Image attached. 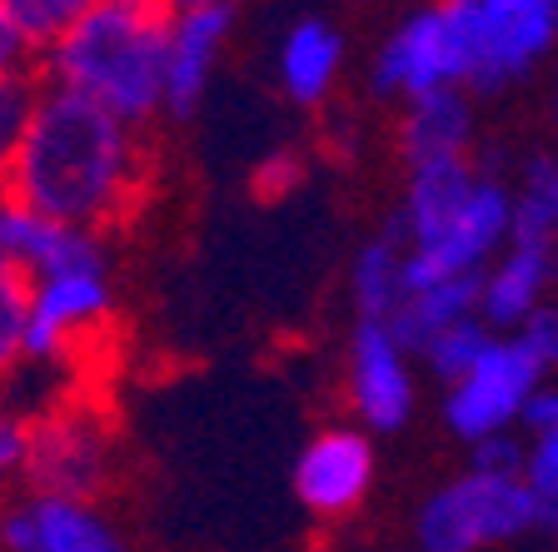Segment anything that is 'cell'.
Listing matches in <instances>:
<instances>
[{
    "mask_svg": "<svg viewBox=\"0 0 558 552\" xmlns=\"http://www.w3.org/2000/svg\"><path fill=\"white\" fill-rule=\"evenodd\" d=\"M145 130H130L95 100L46 81L21 150L0 174V195L70 230L110 234L145 199Z\"/></svg>",
    "mask_w": 558,
    "mask_h": 552,
    "instance_id": "obj_1",
    "label": "cell"
},
{
    "mask_svg": "<svg viewBox=\"0 0 558 552\" xmlns=\"http://www.w3.org/2000/svg\"><path fill=\"white\" fill-rule=\"evenodd\" d=\"M174 0H100L40 56V75L150 130L165 115V50H170Z\"/></svg>",
    "mask_w": 558,
    "mask_h": 552,
    "instance_id": "obj_2",
    "label": "cell"
},
{
    "mask_svg": "<svg viewBox=\"0 0 558 552\" xmlns=\"http://www.w3.org/2000/svg\"><path fill=\"white\" fill-rule=\"evenodd\" d=\"M31 319H25V373L75 368L90 344H100L120 309L116 249L105 234L65 230L46 265L25 274Z\"/></svg>",
    "mask_w": 558,
    "mask_h": 552,
    "instance_id": "obj_3",
    "label": "cell"
},
{
    "mask_svg": "<svg viewBox=\"0 0 558 552\" xmlns=\"http://www.w3.org/2000/svg\"><path fill=\"white\" fill-rule=\"evenodd\" d=\"M120 473V428L95 398L56 393L31 414V453H25L21 488L65 498H100L116 488Z\"/></svg>",
    "mask_w": 558,
    "mask_h": 552,
    "instance_id": "obj_4",
    "label": "cell"
},
{
    "mask_svg": "<svg viewBox=\"0 0 558 552\" xmlns=\"http://www.w3.org/2000/svg\"><path fill=\"white\" fill-rule=\"evenodd\" d=\"M529 528H534V493L519 478H488L474 468L434 488L414 523L418 552H478Z\"/></svg>",
    "mask_w": 558,
    "mask_h": 552,
    "instance_id": "obj_5",
    "label": "cell"
},
{
    "mask_svg": "<svg viewBox=\"0 0 558 552\" xmlns=\"http://www.w3.org/2000/svg\"><path fill=\"white\" fill-rule=\"evenodd\" d=\"M0 552H135L100 498L11 488L0 498Z\"/></svg>",
    "mask_w": 558,
    "mask_h": 552,
    "instance_id": "obj_6",
    "label": "cell"
},
{
    "mask_svg": "<svg viewBox=\"0 0 558 552\" xmlns=\"http://www.w3.org/2000/svg\"><path fill=\"white\" fill-rule=\"evenodd\" d=\"M538 379H544V364L523 348V339H494L484 348V358L449 389L444 418L464 443L494 438L513 418H523L529 398L538 393Z\"/></svg>",
    "mask_w": 558,
    "mask_h": 552,
    "instance_id": "obj_7",
    "label": "cell"
},
{
    "mask_svg": "<svg viewBox=\"0 0 558 552\" xmlns=\"http://www.w3.org/2000/svg\"><path fill=\"white\" fill-rule=\"evenodd\" d=\"M509 219H513V195L499 180H484V174H478L469 205L459 209L434 240L414 244V249L404 254V294L444 284V279L478 274V269L488 265V254L509 240Z\"/></svg>",
    "mask_w": 558,
    "mask_h": 552,
    "instance_id": "obj_8",
    "label": "cell"
},
{
    "mask_svg": "<svg viewBox=\"0 0 558 552\" xmlns=\"http://www.w3.org/2000/svg\"><path fill=\"white\" fill-rule=\"evenodd\" d=\"M344 393L364 433H399L414 418V358L389 323L354 319L344 354Z\"/></svg>",
    "mask_w": 558,
    "mask_h": 552,
    "instance_id": "obj_9",
    "label": "cell"
},
{
    "mask_svg": "<svg viewBox=\"0 0 558 552\" xmlns=\"http://www.w3.org/2000/svg\"><path fill=\"white\" fill-rule=\"evenodd\" d=\"M234 35V0L215 5H174L170 50H165V120L190 125L205 110L215 75Z\"/></svg>",
    "mask_w": 558,
    "mask_h": 552,
    "instance_id": "obj_10",
    "label": "cell"
},
{
    "mask_svg": "<svg viewBox=\"0 0 558 552\" xmlns=\"http://www.w3.org/2000/svg\"><path fill=\"white\" fill-rule=\"evenodd\" d=\"M290 483H294V498H300V507L310 518H319V523L349 518L374 488L369 433L354 424L319 428V433L300 449V458H294Z\"/></svg>",
    "mask_w": 558,
    "mask_h": 552,
    "instance_id": "obj_11",
    "label": "cell"
},
{
    "mask_svg": "<svg viewBox=\"0 0 558 552\" xmlns=\"http://www.w3.org/2000/svg\"><path fill=\"white\" fill-rule=\"evenodd\" d=\"M339 70H344V35L325 15H300L290 30L279 35L275 50V81L284 100L300 110H319L335 95Z\"/></svg>",
    "mask_w": 558,
    "mask_h": 552,
    "instance_id": "obj_12",
    "label": "cell"
},
{
    "mask_svg": "<svg viewBox=\"0 0 558 552\" xmlns=\"http://www.w3.org/2000/svg\"><path fill=\"white\" fill-rule=\"evenodd\" d=\"M488 40V90L519 81L534 65L558 30L554 0H478Z\"/></svg>",
    "mask_w": 558,
    "mask_h": 552,
    "instance_id": "obj_13",
    "label": "cell"
},
{
    "mask_svg": "<svg viewBox=\"0 0 558 552\" xmlns=\"http://www.w3.org/2000/svg\"><path fill=\"white\" fill-rule=\"evenodd\" d=\"M474 184H478V170L464 160V155H459V160H434V164L409 170V195H404V209L389 219V234L404 244V254L414 249V244L434 240V234L469 205Z\"/></svg>",
    "mask_w": 558,
    "mask_h": 552,
    "instance_id": "obj_14",
    "label": "cell"
},
{
    "mask_svg": "<svg viewBox=\"0 0 558 552\" xmlns=\"http://www.w3.org/2000/svg\"><path fill=\"white\" fill-rule=\"evenodd\" d=\"M474 139V110H469L464 90H434L424 100H409L404 120H399V155L409 170L434 160H459Z\"/></svg>",
    "mask_w": 558,
    "mask_h": 552,
    "instance_id": "obj_15",
    "label": "cell"
},
{
    "mask_svg": "<svg viewBox=\"0 0 558 552\" xmlns=\"http://www.w3.org/2000/svg\"><path fill=\"white\" fill-rule=\"evenodd\" d=\"M478 294H484V274H464V279H444V284L414 289V294H404L399 309L389 314V334L404 344L409 358H418L444 329L474 319Z\"/></svg>",
    "mask_w": 558,
    "mask_h": 552,
    "instance_id": "obj_16",
    "label": "cell"
},
{
    "mask_svg": "<svg viewBox=\"0 0 558 552\" xmlns=\"http://www.w3.org/2000/svg\"><path fill=\"white\" fill-rule=\"evenodd\" d=\"M548 279H554V249H513L484 274L478 319L488 329H523V319L538 309Z\"/></svg>",
    "mask_w": 558,
    "mask_h": 552,
    "instance_id": "obj_17",
    "label": "cell"
},
{
    "mask_svg": "<svg viewBox=\"0 0 558 552\" xmlns=\"http://www.w3.org/2000/svg\"><path fill=\"white\" fill-rule=\"evenodd\" d=\"M349 299H354V319L389 323V314L404 299V244L384 230L369 244H360L354 265H349Z\"/></svg>",
    "mask_w": 558,
    "mask_h": 552,
    "instance_id": "obj_18",
    "label": "cell"
},
{
    "mask_svg": "<svg viewBox=\"0 0 558 552\" xmlns=\"http://www.w3.org/2000/svg\"><path fill=\"white\" fill-rule=\"evenodd\" d=\"M554 160H529L523 184L513 195V219H509V244L513 249H554Z\"/></svg>",
    "mask_w": 558,
    "mask_h": 552,
    "instance_id": "obj_19",
    "label": "cell"
},
{
    "mask_svg": "<svg viewBox=\"0 0 558 552\" xmlns=\"http://www.w3.org/2000/svg\"><path fill=\"white\" fill-rule=\"evenodd\" d=\"M25 319H31V284L11 259H0V389L25 373Z\"/></svg>",
    "mask_w": 558,
    "mask_h": 552,
    "instance_id": "obj_20",
    "label": "cell"
},
{
    "mask_svg": "<svg viewBox=\"0 0 558 552\" xmlns=\"http://www.w3.org/2000/svg\"><path fill=\"white\" fill-rule=\"evenodd\" d=\"M488 344H494V329H488V323L474 314V319H464V323H453V329H444V334L434 339L424 354H418V364L429 368L439 383H449V389H453V383L464 379L469 368L484 358Z\"/></svg>",
    "mask_w": 558,
    "mask_h": 552,
    "instance_id": "obj_21",
    "label": "cell"
},
{
    "mask_svg": "<svg viewBox=\"0 0 558 552\" xmlns=\"http://www.w3.org/2000/svg\"><path fill=\"white\" fill-rule=\"evenodd\" d=\"M46 90V75L40 70H21V75H0V174L11 170L15 150H21L25 130L35 120V105Z\"/></svg>",
    "mask_w": 558,
    "mask_h": 552,
    "instance_id": "obj_22",
    "label": "cell"
},
{
    "mask_svg": "<svg viewBox=\"0 0 558 552\" xmlns=\"http://www.w3.org/2000/svg\"><path fill=\"white\" fill-rule=\"evenodd\" d=\"M5 5H11L15 25L25 30V40L35 46V56H46L60 35L75 21H85L100 0H5Z\"/></svg>",
    "mask_w": 558,
    "mask_h": 552,
    "instance_id": "obj_23",
    "label": "cell"
},
{
    "mask_svg": "<svg viewBox=\"0 0 558 552\" xmlns=\"http://www.w3.org/2000/svg\"><path fill=\"white\" fill-rule=\"evenodd\" d=\"M25 453H31V408L0 393V493L21 488Z\"/></svg>",
    "mask_w": 558,
    "mask_h": 552,
    "instance_id": "obj_24",
    "label": "cell"
},
{
    "mask_svg": "<svg viewBox=\"0 0 558 552\" xmlns=\"http://www.w3.org/2000/svg\"><path fill=\"white\" fill-rule=\"evenodd\" d=\"M469 449H474V458H469V468H474V473H488V478H519V483H523L529 449H523L513 433L478 438V443H469Z\"/></svg>",
    "mask_w": 558,
    "mask_h": 552,
    "instance_id": "obj_25",
    "label": "cell"
},
{
    "mask_svg": "<svg viewBox=\"0 0 558 552\" xmlns=\"http://www.w3.org/2000/svg\"><path fill=\"white\" fill-rule=\"evenodd\" d=\"M519 339H523V348H529V354L544 364V373H548V368H558V309L538 304V309L523 319Z\"/></svg>",
    "mask_w": 558,
    "mask_h": 552,
    "instance_id": "obj_26",
    "label": "cell"
},
{
    "mask_svg": "<svg viewBox=\"0 0 558 552\" xmlns=\"http://www.w3.org/2000/svg\"><path fill=\"white\" fill-rule=\"evenodd\" d=\"M35 46L25 40V30L15 25L11 5L0 0V75H21V70H35Z\"/></svg>",
    "mask_w": 558,
    "mask_h": 552,
    "instance_id": "obj_27",
    "label": "cell"
},
{
    "mask_svg": "<svg viewBox=\"0 0 558 552\" xmlns=\"http://www.w3.org/2000/svg\"><path fill=\"white\" fill-rule=\"evenodd\" d=\"M523 488H529L534 498H558V438H544V443L529 449Z\"/></svg>",
    "mask_w": 558,
    "mask_h": 552,
    "instance_id": "obj_28",
    "label": "cell"
},
{
    "mask_svg": "<svg viewBox=\"0 0 558 552\" xmlns=\"http://www.w3.org/2000/svg\"><path fill=\"white\" fill-rule=\"evenodd\" d=\"M523 428L534 433V443L558 438V389H538L534 398H529V408H523Z\"/></svg>",
    "mask_w": 558,
    "mask_h": 552,
    "instance_id": "obj_29",
    "label": "cell"
},
{
    "mask_svg": "<svg viewBox=\"0 0 558 552\" xmlns=\"http://www.w3.org/2000/svg\"><path fill=\"white\" fill-rule=\"evenodd\" d=\"M275 180H279V189H284V184H294V155H279V160H269L259 189H265V195H275Z\"/></svg>",
    "mask_w": 558,
    "mask_h": 552,
    "instance_id": "obj_30",
    "label": "cell"
},
{
    "mask_svg": "<svg viewBox=\"0 0 558 552\" xmlns=\"http://www.w3.org/2000/svg\"><path fill=\"white\" fill-rule=\"evenodd\" d=\"M554 230H558V174H554Z\"/></svg>",
    "mask_w": 558,
    "mask_h": 552,
    "instance_id": "obj_31",
    "label": "cell"
},
{
    "mask_svg": "<svg viewBox=\"0 0 558 552\" xmlns=\"http://www.w3.org/2000/svg\"><path fill=\"white\" fill-rule=\"evenodd\" d=\"M174 5H215V0H174Z\"/></svg>",
    "mask_w": 558,
    "mask_h": 552,
    "instance_id": "obj_32",
    "label": "cell"
},
{
    "mask_svg": "<svg viewBox=\"0 0 558 552\" xmlns=\"http://www.w3.org/2000/svg\"><path fill=\"white\" fill-rule=\"evenodd\" d=\"M554 11H558V0H554Z\"/></svg>",
    "mask_w": 558,
    "mask_h": 552,
    "instance_id": "obj_33",
    "label": "cell"
},
{
    "mask_svg": "<svg viewBox=\"0 0 558 552\" xmlns=\"http://www.w3.org/2000/svg\"><path fill=\"white\" fill-rule=\"evenodd\" d=\"M0 498H5V493H0Z\"/></svg>",
    "mask_w": 558,
    "mask_h": 552,
    "instance_id": "obj_34",
    "label": "cell"
}]
</instances>
